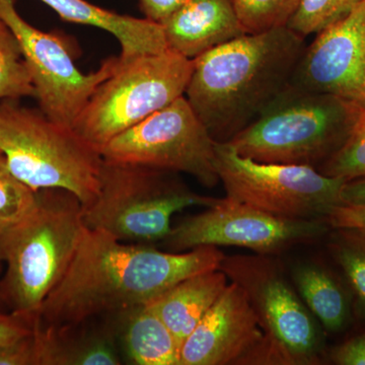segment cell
<instances>
[{
    "label": "cell",
    "instance_id": "obj_1",
    "mask_svg": "<svg viewBox=\"0 0 365 365\" xmlns=\"http://www.w3.org/2000/svg\"><path fill=\"white\" fill-rule=\"evenodd\" d=\"M225 257L217 247L173 253L86 227L66 275L41 307L37 325H76L150 304L190 276L217 270Z\"/></svg>",
    "mask_w": 365,
    "mask_h": 365
},
{
    "label": "cell",
    "instance_id": "obj_2",
    "mask_svg": "<svg viewBox=\"0 0 365 365\" xmlns=\"http://www.w3.org/2000/svg\"><path fill=\"white\" fill-rule=\"evenodd\" d=\"M306 46L281 26L246 34L193 59L184 96L215 143H230L287 90Z\"/></svg>",
    "mask_w": 365,
    "mask_h": 365
},
{
    "label": "cell",
    "instance_id": "obj_3",
    "mask_svg": "<svg viewBox=\"0 0 365 365\" xmlns=\"http://www.w3.org/2000/svg\"><path fill=\"white\" fill-rule=\"evenodd\" d=\"M83 205L63 189L38 191L37 202L0 232V304L37 324L45 299L66 275L83 237Z\"/></svg>",
    "mask_w": 365,
    "mask_h": 365
},
{
    "label": "cell",
    "instance_id": "obj_4",
    "mask_svg": "<svg viewBox=\"0 0 365 365\" xmlns=\"http://www.w3.org/2000/svg\"><path fill=\"white\" fill-rule=\"evenodd\" d=\"M364 101L288 86L227 143L256 162L318 170L344 144Z\"/></svg>",
    "mask_w": 365,
    "mask_h": 365
},
{
    "label": "cell",
    "instance_id": "obj_5",
    "mask_svg": "<svg viewBox=\"0 0 365 365\" xmlns=\"http://www.w3.org/2000/svg\"><path fill=\"white\" fill-rule=\"evenodd\" d=\"M0 153L14 176L34 191L63 189L83 207L100 189L103 157L74 129L20 100L0 102Z\"/></svg>",
    "mask_w": 365,
    "mask_h": 365
},
{
    "label": "cell",
    "instance_id": "obj_6",
    "mask_svg": "<svg viewBox=\"0 0 365 365\" xmlns=\"http://www.w3.org/2000/svg\"><path fill=\"white\" fill-rule=\"evenodd\" d=\"M217 200L192 191L178 173L103 158L100 189L83 207V222L118 241L153 246L168 237L178 211L211 207Z\"/></svg>",
    "mask_w": 365,
    "mask_h": 365
},
{
    "label": "cell",
    "instance_id": "obj_7",
    "mask_svg": "<svg viewBox=\"0 0 365 365\" xmlns=\"http://www.w3.org/2000/svg\"><path fill=\"white\" fill-rule=\"evenodd\" d=\"M220 269L245 290L263 331L255 364L321 361L324 339L319 323L272 256H225Z\"/></svg>",
    "mask_w": 365,
    "mask_h": 365
},
{
    "label": "cell",
    "instance_id": "obj_8",
    "mask_svg": "<svg viewBox=\"0 0 365 365\" xmlns=\"http://www.w3.org/2000/svg\"><path fill=\"white\" fill-rule=\"evenodd\" d=\"M193 67V59L169 49L119 63L117 71L98 86L74 130L100 150L184 96Z\"/></svg>",
    "mask_w": 365,
    "mask_h": 365
},
{
    "label": "cell",
    "instance_id": "obj_9",
    "mask_svg": "<svg viewBox=\"0 0 365 365\" xmlns=\"http://www.w3.org/2000/svg\"><path fill=\"white\" fill-rule=\"evenodd\" d=\"M215 169L227 198L292 220H325L342 204L344 179L304 165L256 162L215 143Z\"/></svg>",
    "mask_w": 365,
    "mask_h": 365
},
{
    "label": "cell",
    "instance_id": "obj_10",
    "mask_svg": "<svg viewBox=\"0 0 365 365\" xmlns=\"http://www.w3.org/2000/svg\"><path fill=\"white\" fill-rule=\"evenodd\" d=\"M215 143L182 96L113 138L100 153L111 162L185 173L202 186L213 188L220 182Z\"/></svg>",
    "mask_w": 365,
    "mask_h": 365
},
{
    "label": "cell",
    "instance_id": "obj_11",
    "mask_svg": "<svg viewBox=\"0 0 365 365\" xmlns=\"http://www.w3.org/2000/svg\"><path fill=\"white\" fill-rule=\"evenodd\" d=\"M328 230L325 220L279 217L225 197L207 210L184 218L160 245L173 253L206 246L239 247L274 256L316 242Z\"/></svg>",
    "mask_w": 365,
    "mask_h": 365
},
{
    "label": "cell",
    "instance_id": "obj_12",
    "mask_svg": "<svg viewBox=\"0 0 365 365\" xmlns=\"http://www.w3.org/2000/svg\"><path fill=\"white\" fill-rule=\"evenodd\" d=\"M0 18L11 29L30 71L39 109L52 121L74 129L98 86L117 71L118 57L107 59L97 71L85 74L59 36L29 24L16 0H0Z\"/></svg>",
    "mask_w": 365,
    "mask_h": 365
},
{
    "label": "cell",
    "instance_id": "obj_13",
    "mask_svg": "<svg viewBox=\"0 0 365 365\" xmlns=\"http://www.w3.org/2000/svg\"><path fill=\"white\" fill-rule=\"evenodd\" d=\"M317 35L304 48L289 86L307 93L365 100V0L343 20Z\"/></svg>",
    "mask_w": 365,
    "mask_h": 365
},
{
    "label": "cell",
    "instance_id": "obj_14",
    "mask_svg": "<svg viewBox=\"0 0 365 365\" xmlns=\"http://www.w3.org/2000/svg\"><path fill=\"white\" fill-rule=\"evenodd\" d=\"M263 339L246 292L230 281L182 343L179 365L255 364Z\"/></svg>",
    "mask_w": 365,
    "mask_h": 365
},
{
    "label": "cell",
    "instance_id": "obj_15",
    "mask_svg": "<svg viewBox=\"0 0 365 365\" xmlns=\"http://www.w3.org/2000/svg\"><path fill=\"white\" fill-rule=\"evenodd\" d=\"M160 26L168 49L189 59L246 35L232 0H187Z\"/></svg>",
    "mask_w": 365,
    "mask_h": 365
},
{
    "label": "cell",
    "instance_id": "obj_16",
    "mask_svg": "<svg viewBox=\"0 0 365 365\" xmlns=\"http://www.w3.org/2000/svg\"><path fill=\"white\" fill-rule=\"evenodd\" d=\"M88 319L76 325L41 326L34 330L37 365H120L121 351L111 322Z\"/></svg>",
    "mask_w": 365,
    "mask_h": 365
},
{
    "label": "cell",
    "instance_id": "obj_17",
    "mask_svg": "<svg viewBox=\"0 0 365 365\" xmlns=\"http://www.w3.org/2000/svg\"><path fill=\"white\" fill-rule=\"evenodd\" d=\"M40 1L51 7L63 21L95 26L114 36L121 47V53L118 56L120 64L168 49L163 26L148 19L114 13L93 6L86 0Z\"/></svg>",
    "mask_w": 365,
    "mask_h": 365
},
{
    "label": "cell",
    "instance_id": "obj_18",
    "mask_svg": "<svg viewBox=\"0 0 365 365\" xmlns=\"http://www.w3.org/2000/svg\"><path fill=\"white\" fill-rule=\"evenodd\" d=\"M129 364L179 365L180 347L170 329L148 304L107 316Z\"/></svg>",
    "mask_w": 365,
    "mask_h": 365
},
{
    "label": "cell",
    "instance_id": "obj_19",
    "mask_svg": "<svg viewBox=\"0 0 365 365\" xmlns=\"http://www.w3.org/2000/svg\"><path fill=\"white\" fill-rule=\"evenodd\" d=\"M230 280L220 269L190 276L148 304L174 335L180 350L199 322L227 288Z\"/></svg>",
    "mask_w": 365,
    "mask_h": 365
},
{
    "label": "cell",
    "instance_id": "obj_20",
    "mask_svg": "<svg viewBox=\"0 0 365 365\" xmlns=\"http://www.w3.org/2000/svg\"><path fill=\"white\" fill-rule=\"evenodd\" d=\"M292 284L317 321L329 332L342 331L349 321L350 304L344 288L328 269L314 262L292 268Z\"/></svg>",
    "mask_w": 365,
    "mask_h": 365
},
{
    "label": "cell",
    "instance_id": "obj_21",
    "mask_svg": "<svg viewBox=\"0 0 365 365\" xmlns=\"http://www.w3.org/2000/svg\"><path fill=\"white\" fill-rule=\"evenodd\" d=\"M30 71L18 38L0 18V102L35 98Z\"/></svg>",
    "mask_w": 365,
    "mask_h": 365
},
{
    "label": "cell",
    "instance_id": "obj_22",
    "mask_svg": "<svg viewBox=\"0 0 365 365\" xmlns=\"http://www.w3.org/2000/svg\"><path fill=\"white\" fill-rule=\"evenodd\" d=\"M364 0H302L287 23L300 37L319 34L352 13Z\"/></svg>",
    "mask_w": 365,
    "mask_h": 365
},
{
    "label": "cell",
    "instance_id": "obj_23",
    "mask_svg": "<svg viewBox=\"0 0 365 365\" xmlns=\"http://www.w3.org/2000/svg\"><path fill=\"white\" fill-rule=\"evenodd\" d=\"M330 249L365 314V235L334 230Z\"/></svg>",
    "mask_w": 365,
    "mask_h": 365
},
{
    "label": "cell",
    "instance_id": "obj_24",
    "mask_svg": "<svg viewBox=\"0 0 365 365\" xmlns=\"http://www.w3.org/2000/svg\"><path fill=\"white\" fill-rule=\"evenodd\" d=\"M318 170L325 176L341 178L346 182L365 177V100L344 144Z\"/></svg>",
    "mask_w": 365,
    "mask_h": 365
},
{
    "label": "cell",
    "instance_id": "obj_25",
    "mask_svg": "<svg viewBox=\"0 0 365 365\" xmlns=\"http://www.w3.org/2000/svg\"><path fill=\"white\" fill-rule=\"evenodd\" d=\"M246 34L287 26L302 0H232Z\"/></svg>",
    "mask_w": 365,
    "mask_h": 365
},
{
    "label": "cell",
    "instance_id": "obj_26",
    "mask_svg": "<svg viewBox=\"0 0 365 365\" xmlns=\"http://www.w3.org/2000/svg\"><path fill=\"white\" fill-rule=\"evenodd\" d=\"M38 191L18 179L0 153V232L21 220L37 202Z\"/></svg>",
    "mask_w": 365,
    "mask_h": 365
},
{
    "label": "cell",
    "instance_id": "obj_27",
    "mask_svg": "<svg viewBox=\"0 0 365 365\" xmlns=\"http://www.w3.org/2000/svg\"><path fill=\"white\" fill-rule=\"evenodd\" d=\"M326 222L333 230H353L365 235V203L340 204L330 211Z\"/></svg>",
    "mask_w": 365,
    "mask_h": 365
},
{
    "label": "cell",
    "instance_id": "obj_28",
    "mask_svg": "<svg viewBox=\"0 0 365 365\" xmlns=\"http://www.w3.org/2000/svg\"><path fill=\"white\" fill-rule=\"evenodd\" d=\"M0 365H37L34 332L18 342L0 345Z\"/></svg>",
    "mask_w": 365,
    "mask_h": 365
},
{
    "label": "cell",
    "instance_id": "obj_29",
    "mask_svg": "<svg viewBox=\"0 0 365 365\" xmlns=\"http://www.w3.org/2000/svg\"><path fill=\"white\" fill-rule=\"evenodd\" d=\"M35 324L24 317L0 312V345L18 342L30 336L35 330Z\"/></svg>",
    "mask_w": 365,
    "mask_h": 365
},
{
    "label": "cell",
    "instance_id": "obj_30",
    "mask_svg": "<svg viewBox=\"0 0 365 365\" xmlns=\"http://www.w3.org/2000/svg\"><path fill=\"white\" fill-rule=\"evenodd\" d=\"M333 361L340 365H365V334L347 341L332 354Z\"/></svg>",
    "mask_w": 365,
    "mask_h": 365
},
{
    "label": "cell",
    "instance_id": "obj_31",
    "mask_svg": "<svg viewBox=\"0 0 365 365\" xmlns=\"http://www.w3.org/2000/svg\"><path fill=\"white\" fill-rule=\"evenodd\" d=\"M187 0H139L141 11L145 19L162 25Z\"/></svg>",
    "mask_w": 365,
    "mask_h": 365
},
{
    "label": "cell",
    "instance_id": "obj_32",
    "mask_svg": "<svg viewBox=\"0 0 365 365\" xmlns=\"http://www.w3.org/2000/svg\"><path fill=\"white\" fill-rule=\"evenodd\" d=\"M342 203H365V177L345 182L341 193Z\"/></svg>",
    "mask_w": 365,
    "mask_h": 365
},
{
    "label": "cell",
    "instance_id": "obj_33",
    "mask_svg": "<svg viewBox=\"0 0 365 365\" xmlns=\"http://www.w3.org/2000/svg\"><path fill=\"white\" fill-rule=\"evenodd\" d=\"M1 264H2V261H1V259H0V266H1ZM0 279H1V278H0Z\"/></svg>",
    "mask_w": 365,
    "mask_h": 365
},
{
    "label": "cell",
    "instance_id": "obj_34",
    "mask_svg": "<svg viewBox=\"0 0 365 365\" xmlns=\"http://www.w3.org/2000/svg\"><path fill=\"white\" fill-rule=\"evenodd\" d=\"M364 98H365V85H364Z\"/></svg>",
    "mask_w": 365,
    "mask_h": 365
}]
</instances>
